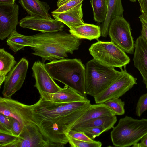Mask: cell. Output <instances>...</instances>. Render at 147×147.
Listing matches in <instances>:
<instances>
[{
    "instance_id": "6da1fadb",
    "label": "cell",
    "mask_w": 147,
    "mask_h": 147,
    "mask_svg": "<svg viewBox=\"0 0 147 147\" xmlns=\"http://www.w3.org/2000/svg\"><path fill=\"white\" fill-rule=\"evenodd\" d=\"M91 105L88 99L58 103L40 97L32 105V110L36 123L45 139L52 145L62 147L68 142L67 134L74 124Z\"/></svg>"
},
{
    "instance_id": "7a4b0ae2",
    "label": "cell",
    "mask_w": 147,
    "mask_h": 147,
    "mask_svg": "<svg viewBox=\"0 0 147 147\" xmlns=\"http://www.w3.org/2000/svg\"><path fill=\"white\" fill-rule=\"evenodd\" d=\"M34 36L32 54L41 57L43 63L67 58L68 53L78 50L81 44L80 39L62 31L41 32Z\"/></svg>"
},
{
    "instance_id": "3957f363",
    "label": "cell",
    "mask_w": 147,
    "mask_h": 147,
    "mask_svg": "<svg viewBox=\"0 0 147 147\" xmlns=\"http://www.w3.org/2000/svg\"><path fill=\"white\" fill-rule=\"evenodd\" d=\"M46 68L54 79L73 89L86 97V68L81 60L76 58H65L50 61Z\"/></svg>"
},
{
    "instance_id": "277c9868",
    "label": "cell",
    "mask_w": 147,
    "mask_h": 147,
    "mask_svg": "<svg viewBox=\"0 0 147 147\" xmlns=\"http://www.w3.org/2000/svg\"><path fill=\"white\" fill-rule=\"evenodd\" d=\"M85 68L86 92L94 98L106 89L121 73L94 59L87 62Z\"/></svg>"
},
{
    "instance_id": "5b68a950",
    "label": "cell",
    "mask_w": 147,
    "mask_h": 147,
    "mask_svg": "<svg viewBox=\"0 0 147 147\" xmlns=\"http://www.w3.org/2000/svg\"><path fill=\"white\" fill-rule=\"evenodd\" d=\"M147 133V119H134L125 116L113 128L110 136L115 146L127 147L138 142Z\"/></svg>"
},
{
    "instance_id": "8992f818",
    "label": "cell",
    "mask_w": 147,
    "mask_h": 147,
    "mask_svg": "<svg viewBox=\"0 0 147 147\" xmlns=\"http://www.w3.org/2000/svg\"><path fill=\"white\" fill-rule=\"evenodd\" d=\"M93 59L103 65L113 67H125L130 61L122 49L111 42L98 41L89 49Z\"/></svg>"
},
{
    "instance_id": "52a82bcc",
    "label": "cell",
    "mask_w": 147,
    "mask_h": 147,
    "mask_svg": "<svg viewBox=\"0 0 147 147\" xmlns=\"http://www.w3.org/2000/svg\"><path fill=\"white\" fill-rule=\"evenodd\" d=\"M108 35L111 41L125 52L129 54L134 53L135 42L130 25L123 16L117 17L111 21Z\"/></svg>"
},
{
    "instance_id": "ba28073f",
    "label": "cell",
    "mask_w": 147,
    "mask_h": 147,
    "mask_svg": "<svg viewBox=\"0 0 147 147\" xmlns=\"http://www.w3.org/2000/svg\"><path fill=\"white\" fill-rule=\"evenodd\" d=\"M119 77L106 89L94 98L96 104L102 103L111 99L119 98L137 84V78L121 69Z\"/></svg>"
},
{
    "instance_id": "9c48e42d",
    "label": "cell",
    "mask_w": 147,
    "mask_h": 147,
    "mask_svg": "<svg viewBox=\"0 0 147 147\" xmlns=\"http://www.w3.org/2000/svg\"><path fill=\"white\" fill-rule=\"evenodd\" d=\"M0 113L17 119L20 123L21 129L27 124H36L33 115L32 105L25 104L11 98L0 97Z\"/></svg>"
},
{
    "instance_id": "30bf717a",
    "label": "cell",
    "mask_w": 147,
    "mask_h": 147,
    "mask_svg": "<svg viewBox=\"0 0 147 147\" xmlns=\"http://www.w3.org/2000/svg\"><path fill=\"white\" fill-rule=\"evenodd\" d=\"M5 147H52L40 132L37 125L31 123L24 126L15 140Z\"/></svg>"
},
{
    "instance_id": "8fae6325",
    "label": "cell",
    "mask_w": 147,
    "mask_h": 147,
    "mask_svg": "<svg viewBox=\"0 0 147 147\" xmlns=\"http://www.w3.org/2000/svg\"><path fill=\"white\" fill-rule=\"evenodd\" d=\"M28 61L21 58L7 74L2 91L3 97L11 98L12 96L22 87L28 68Z\"/></svg>"
},
{
    "instance_id": "7c38bea8",
    "label": "cell",
    "mask_w": 147,
    "mask_h": 147,
    "mask_svg": "<svg viewBox=\"0 0 147 147\" xmlns=\"http://www.w3.org/2000/svg\"><path fill=\"white\" fill-rule=\"evenodd\" d=\"M19 7L13 5L0 4V39L3 40L16 30L18 20Z\"/></svg>"
},
{
    "instance_id": "4fadbf2b",
    "label": "cell",
    "mask_w": 147,
    "mask_h": 147,
    "mask_svg": "<svg viewBox=\"0 0 147 147\" xmlns=\"http://www.w3.org/2000/svg\"><path fill=\"white\" fill-rule=\"evenodd\" d=\"M32 76L35 80L34 86L40 94L55 93L61 88L54 81L47 70L45 64L40 61H35L32 67Z\"/></svg>"
},
{
    "instance_id": "5bb4252c",
    "label": "cell",
    "mask_w": 147,
    "mask_h": 147,
    "mask_svg": "<svg viewBox=\"0 0 147 147\" xmlns=\"http://www.w3.org/2000/svg\"><path fill=\"white\" fill-rule=\"evenodd\" d=\"M21 27L41 32L62 31L64 27L63 22L52 18L28 15L22 18L19 22Z\"/></svg>"
},
{
    "instance_id": "9a60e30c",
    "label": "cell",
    "mask_w": 147,
    "mask_h": 147,
    "mask_svg": "<svg viewBox=\"0 0 147 147\" xmlns=\"http://www.w3.org/2000/svg\"><path fill=\"white\" fill-rule=\"evenodd\" d=\"M135 67L140 72L147 88V42L141 35L135 42L133 58Z\"/></svg>"
},
{
    "instance_id": "2e32d148",
    "label": "cell",
    "mask_w": 147,
    "mask_h": 147,
    "mask_svg": "<svg viewBox=\"0 0 147 147\" xmlns=\"http://www.w3.org/2000/svg\"><path fill=\"white\" fill-rule=\"evenodd\" d=\"M40 94L45 100L58 103L82 101L87 99L66 85L55 93L42 92Z\"/></svg>"
},
{
    "instance_id": "e0dca14e",
    "label": "cell",
    "mask_w": 147,
    "mask_h": 147,
    "mask_svg": "<svg viewBox=\"0 0 147 147\" xmlns=\"http://www.w3.org/2000/svg\"><path fill=\"white\" fill-rule=\"evenodd\" d=\"M82 4L68 11L60 13L52 12L55 19L66 25L69 28L84 24L83 19Z\"/></svg>"
},
{
    "instance_id": "ac0fdd59",
    "label": "cell",
    "mask_w": 147,
    "mask_h": 147,
    "mask_svg": "<svg viewBox=\"0 0 147 147\" xmlns=\"http://www.w3.org/2000/svg\"><path fill=\"white\" fill-rule=\"evenodd\" d=\"M114 115H115V113L104 103L91 104L74 123L71 129L77 125L90 120L102 116Z\"/></svg>"
},
{
    "instance_id": "d6986e66",
    "label": "cell",
    "mask_w": 147,
    "mask_h": 147,
    "mask_svg": "<svg viewBox=\"0 0 147 147\" xmlns=\"http://www.w3.org/2000/svg\"><path fill=\"white\" fill-rule=\"evenodd\" d=\"M19 3L30 16L52 18L49 13L50 7L46 2L39 0H19Z\"/></svg>"
},
{
    "instance_id": "ffe728a7",
    "label": "cell",
    "mask_w": 147,
    "mask_h": 147,
    "mask_svg": "<svg viewBox=\"0 0 147 147\" xmlns=\"http://www.w3.org/2000/svg\"><path fill=\"white\" fill-rule=\"evenodd\" d=\"M69 32L77 38L90 40H98L101 36V29L98 26L87 23L69 28Z\"/></svg>"
},
{
    "instance_id": "44dd1931",
    "label": "cell",
    "mask_w": 147,
    "mask_h": 147,
    "mask_svg": "<svg viewBox=\"0 0 147 147\" xmlns=\"http://www.w3.org/2000/svg\"><path fill=\"white\" fill-rule=\"evenodd\" d=\"M107 10L105 19L101 28V36L104 37L108 35L109 24L111 21L118 16H123L124 9L121 0H107Z\"/></svg>"
},
{
    "instance_id": "7402d4cb",
    "label": "cell",
    "mask_w": 147,
    "mask_h": 147,
    "mask_svg": "<svg viewBox=\"0 0 147 147\" xmlns=\"http://www.w3.org/2000/svg\"><path fill=\"white\" fill-rule=\"evenodd\" d=\"M10 49L15 53L26 47L34 46V35L26 36L18 33L16 30L13 31L6 41Z\"/></svg>"
},
{
    "instance_id": "603a6c76",
    "label": "cell",
    "mask_w": 147,
    "mask_h": 147,
    "mask_svg": "<svg viewBox=\"0 0 147 147\" xmlns=\"http://www.w3.org/2000/svg\"><path fill=\"white\" fill-rule=\"evenodd\" d=\"M117 121L115 115L100 117L77 125L71 129L77 130L91 127H103L107 131L113 128Z\"/></svg>"
},
{
    "instance_id": "cb8c5ba5",
    "label": "cell",
    "mask_w": 147,
    "mask_h": 147,
    "mask_svg": "<svg viewBox=\"0 0 147 147\" xmlns=\"http://www.w3.org/2000/svg\"><path fill=\"white\" fill-rule=\"evenodd\" d=\"M14 57L4 48L0 49V87L7 74L16 64Z\"/></svg>"
},
{
    "instance_id": "d4e9b609",
    "label": "cell",
    "mask_w": 147,
    "mask_h": 147,
    "mask_svg": "<svg viewBox=\"0 0 147 147\" xmlns=\"http://www.w3.org/2000/svg\"><path fill=\"white\" fill-rule=\"evenodd\" d=\"M94 20L98 22H103L107 12V0H90Z\"/></svg>"
},
{
    "instance_id": "484cf974",
    "label": "cell",
    "mask_w": 147,
    "mask_h": 147,
    "mask_svg": "<svg viewBox=\"0 0 147 147\" xmlns=\"http://www.w3.org/2000/svg\"><path fill=\"white\" fill-rule=\"evenodd\" d=\"M104 103L115 113V115H121L125 113V102L119 98L109 99Z\"/></svg>"
},
{
    "instance_id": "4316f807",
    "label": "cell",
    "mask_w": 147,
    "mask_h": 147,
    "mask_svg": "<svg viewBox=\"0 0 147 147\" xmlns=\"http://www.w3.org/2000/svg\"><path fill=\"white\" fill-rule=\"evenodd\" d=\"M84 0H58L57 3L58 8L54 12H63L73 9L82 4Z\"/></svg>"
},
{
    "instance_id": "83f0119b",
    "label": "cell",
    "mask_w": 147,
    "mask_h": 147,
    "mask_svg": "<svg viewBox=\"0 0 147 147\" xmlns=\"http://www.w3.org/2000/svg\"><path fill=\"white\" fill-rule=\"evenodd\" d=\"M68 143L71 147H101L102 144L100 141L88 142L76 139L67 134Z\"/></svg>"
},
{
    "instance_id": "f1b7e54d",
    "label": "cell",
    "mask_w": 147,
    "mask_h": 147,
    "mask_svg": "<svg viewBox=\"0 0 147 147\" xmlns=\"http://www.w3.org/2000/svg\"><path fill=\"white\" fill-rule=\"evenodd\" d=\"M0 133L15 136L13 131L12 125L10 117L0 113Z\"/></svg>"
},
{
    "instance_id": "f546056e",
    "label": "cell",
    "mask_w": 147,
    "mask_h": 147,
    "mask_svg": "<svg viewBox=\"0 0 147 147\" xmlns=\"http://www.w3.org/2000/svg\"><path fill=\"white\" fill-rule=\"evenodd\" d=\"M75 130L83 132L93 140L103 132L107 131L105 128L101 127H88Z\"/></svg>"
},
{
    "instance_id": "4dcf8cb0",
    "label": "cell",
    "mask_w": 147,
    "mask_h": 147,
    "mask_svg": "<svg viewBox=\"0 0 147 147\" xmlns=\"http://www.w3.org/2000/svg\"><path fill=\"white\" fill-rule=\"evenodd\" d=\"M136 113L137 116L140 117L147 110V93L142 95L139 98L136 107Z\"/></svg>"
},
{
    "instance_id": "1f68e13d",
    "label": "cell",
    "mask_w": 147,
    "mask_h": 147,
    "mask_svg": "<svg viewBox=\"0 0 147 147\" xmlns=\"http://www.w3.org/2000/svg\"><path fill=\"white\" fill-rule=\"evenodd\" d=\"M67 134L73 138L79 140L88 142H92L94 140L88 137L83 132L73 129L70 130Z\"/></svg>"
},
{
    "instance_id": "d6a6232c",
    "label": "cell",
    "mask_w": 147,
    "mask_h": 147,
    "mask_svg": "<svg viewBox=\"0 0 147 147\" xmlns=\"http://www.w3.org/2000/svg\"><path fill=\"white\" fill-rule=\"evenodd\" d=\"M17 137L0 133V146L5 147L7 144L14 141Z\"/></svg>"
},
{
    "instance_id": "836d02e7",
    "label": "cell",
    "mask_w": 147,
    "mask_h": 147,
    "mask_svg": "<svg viewBox=\"0 0 147 147\" xmlns=\"http://www.w3.org/2000/svg\"><path fill=\"white\" fill-rule=\"evenodd\" d=\"M10 117L12 123L13 131L14 136L18 137L21 130L20 123L16 119L11 117Z\"/></svg>"
},
{
    "instance_id": "e575fe53",
    "label": "cell",
    "mask_w": 147,
    "mask_h": 147,
    "mask_svg": "<svg viewBox=\"0 0 147 147\" xmlns=\"http://www.w3.org/2000/svg\"><path fill=\"white\" fill-rule=\"evenodd\" d=\"M140 143H137L133 144L132 147H147V133L140 139Z\"/></svg>"
},
{
    "instance_id": "d590c367",
    "label": "cell",
    "mask_w": 147,
    "mask_h": 147,
    "mask_svg": "<svg viewBox=\"0 0 147 147\" xmlns=\"http://www.w3.org/2000/svg\"><path fill=\"white\" fill-rule=\"evenodd\" d=\"M140 7L141 12L147 16V0H138Z\"/></svg>"
},
{
    "instance_id": "8d00e7d4",
    "label": "cell",
    "mask_w": 147,
    "mask_h": 147,
    "mask_svg": "<svg viewBox=\"0 0 147 147\" xmlns=\"http://www.w3.org/2000/svg\"><path fill=\"white\" fill-rule=\"evenodd\" d=\"M142 29L141 31V35L147 42V27L142 23H141Z\"/></svg>"
},
{
    "instance_id": "74e56055",
    "label": "cell",
    "mask_w": 147,
    "mask_h": 147,
    "mask_svg": "<svg viewBox=\"0 0 147 147\" xmlns=\"http://www.w3.org/2000/svg\"><path fill=\"white\" fill-rule=\"evenodd\" d=\"M141 13V14L139 16L140 21L141 23L143 24L147 27V16L143 13Z\"/></svg>"
},
{
    "instance_id": "f35d334b",
    "label": "cell",
    "mask_w": 147,
    "mask_h": 147,
    "mask_svg": "<svg viewBox=\"0 0 147 147\" xmlns=\"http://www.w3.org/2000/svg\"><path fill=\"white\" fill-rule=\"evenodd\" d=\"M16 0H0V4L13 5L15 2Z\"/></svg>"
},
{
    "instance_id": "ab89813d",
    "label": "cell",
    "mask_w": 147,
    "mask_h": 147,
    "mask_svg": "<svg viewBox=\"0 0 147 147\" xmlns=\"http://www.w3.org/2000/svg\"><path fill=\"white\" fill-rule=\"evenodd\" d=\"M131 2H136L137 0H129Z\"/></svg>"
}]
</instances>
